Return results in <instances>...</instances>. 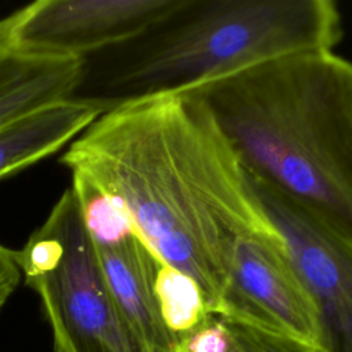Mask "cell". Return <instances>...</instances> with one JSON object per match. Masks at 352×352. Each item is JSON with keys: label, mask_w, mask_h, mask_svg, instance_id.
Wrapping results in <instances>:
<instances>
[{"label": "cell", "mask_w": 352, "mask_h": 352, "mask_svg": "<svg viewBox=\"0 0 352 352\" xmlns=\"http://www.w3.org/2000/svg\"><path fill=\"white\" fill-rule=\"evenodd\" d=\"M73 187L120 214L217 314L238 242L278 234L206 106L191 92L103 111L60 157Z\"/></svg>", "instance_id": "cell-1"}, {"label": "cell", "mask_w": 352, "mask_h": 352, "mask_svg": "<svg viewBox=\"0 0 352 352\" xmlns=\"http://www.w3.org/2000/svg\"><path fill=\"white\" fill-rule=\"evenodd\" d=\"M187 92L253 182L352 249V62L334 50L286 54Z\"/></svg>", "instance_id": "cell-2"}, {"label": "cell", "mask_w": 352, "mask_h": 352, "mask_svg": "<svg viewBox=\"0 0 352 352\" xmlns=\"http://www.w3.org/2000/svg\"><path fill=\"white\" fill-rule=\"evenodd\" d=\"M342 34L331 0H175L136 36L102 52L88 100L106 110L180 94L275 56L334 50Z\"/></svg>", "instance_id": "cell-3"}, {"label": "cell", "mask_w": 352, "mask_h": 352, "mask_svg": "<svg viewBox=\"0 0 352 352\" xmlns=\"http://www.w3.org/2000/svg\"><path fill=\"white\" fill-rule=\"evenodd\" d=\"M14 256L40 296L55 352H144L114 302L84 201L73 187Z\"/></svg>", "instance_id": "cell-4"}, {"label": "cell", "mask_w": 352, "mask_h": 352, "mask_svg": "<svg viewBox=\"0 0 352 352\" xmlns=\"http://www.w3.org/2000/svg\"><path fill=\"white\" fill-rule=\"evenodd\" d=\"M216 315L287 337L312 352H324L318 309L280 232L238 242Z\"/></svg>", "instance_id": "cell-5"}, {"label": "cell", "mask_w": 352, "mask_h": 352, "mask_svg": "<svg viewBox=\"0 0 352 352\" xmlns=\"http://www.w3.org/2000/svg\"><path fill=\"white\" fill-rule=\"evenodd\" d=\"M252 183L318 309L324 352H352V249L279 194Z\"/></svg>", "instance_id": "cell-6"}, {"label": "cell", "mask_w": 352, "mask_h": 352, "mask_svg": "<svg viewBox=\"0 0 352 352\" xmlns=\"http://www.w3.org/2000/svg\"><path fill=\"white\" fill-rule=\"evenodd\" d=\"M175 0H38L8 15L12 45L77 58L140 33Z\"/></svg>", "instance_id": "cell-7"}, {"label": "cell", "mask_w": 352, "mask_h": 352, "mask_svg": "<svg viewBox=\"0 0 352 352\" xmlns=\"http://www.w3.org/2000/svg\"><path fill=\"white\" fill-rule=\"evenodd\" d=\"M94 236L114 302L143 351L179 352L180 338L166 329L155 296L161 261L125 221Z\"/></svg>", "instance_id": "cell-8"}, {"label": "cell", "mask_w": 352, "mask_h": 352, "mask_svg": "<svg viewBox=\"0 0 352 352\" xmlns=\"http://www.w3.org/2000/svg\"><path fill=\"white\" fill-rule=\"evenodd\" d=\"M84 59L8 44L0 48V126L45 104L73 98Z\"/></svg>", "instance_id": "cell-9"}, {"label": "cell", "mask_w": 352, "mask_h": 352, "mask_svg": "<svg viewBox=\"0 0 352 352\" xmlns=\"http://www.w3.org/2000/svg\"><path fill=\"white\" fill-rule=\"evenodd\" d=\"M103 111L106 109L98 102L73 96L0 126V179L70 144Z\"/></svg>", "instance_id": "cell-10"}, {"label": "cell", "mask_w": 352, "mask_h": 352, "mask_svg": "<svg viewBox=\"0 0 352 352\" xmlns=\"http://www.w3.org/2000/svg\"><path fill=\"white\" fill-rule=\"evenodd\" d=\"M155 296L166 329L179 338L201 326L209 315L198 285L162 263L155 279Z\"/></svg>", "instance_id": "cell-11"}, {"label": "cell", "mask_w": 352, "mask_h": 352, "mask_svg": "<svg viewBox=\"0 0 352 352\" xmlns=\"http://www.w3.org/2000/svg\"><path fill=\"white\" fill-rule=\"evenodd\" d=\"M216 315V314H214ZM228 333V352H312L287 337L217 315Z\"/></svg>", "instance_id": "cell-12"}, {"label": "cell", "mask_w": 352, "mask_h": 352, "mask_svg": "<svg viewBox=\"0 0 352 352\" xmlns=\"http://www.w3.org/2000/svg\"><path fill=\"white\" fill-rule=\"evenodd\" d=\"M182 352H228V333L223 320L209 314L201 326L180 337Z\"/></svg>", "instance_id": "cell-13"}, {"label": "cell", "mask_w": 352, "mask_h": 352, "mask_svg": "<svg viewBox=\"0 0 352 352\" xmlns=\"http://www.w3.org/2000/svg\"><path fill=\"white\" fill-rule=\"evenodd\" d=\"M21 278L22 275L15 261L14 250L0 243V309L15 292Z\"/></svg>", "instance_id": "cell-14"}, {"label": "cell", "mask_w": 352, "mask_h": 352, "mask_svg": "<svg viewBox=\"0 0 352 352\" xmlns=\"http://www.w3.org/2000/svg\"><path fill=\"white\" fill-rule=\"evenodd\" d=\"M12 44L11 43V32H10V21L8 16L0 19V48Z\"/></svg>", "instance_id": "cell-15"}]
</instances>
